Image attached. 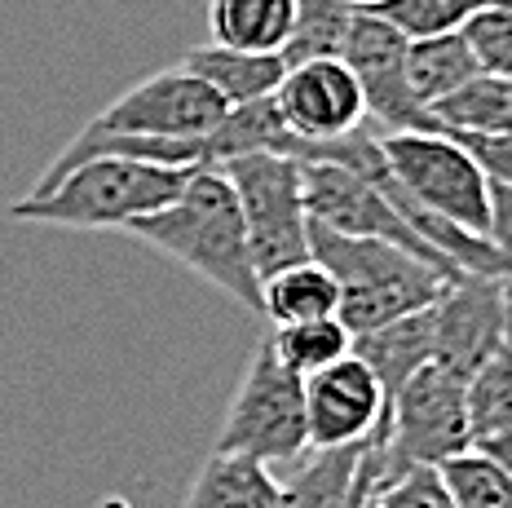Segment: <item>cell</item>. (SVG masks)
<instances>
[{"instance_id":"e0dca14e","label":"cell","mask_w":512,"mask_h":508,"mask_svg":"<svg viewBox=\"0 0 512 508\" xmlns=\"http://www.w3.org/2000/svg\"><path fill=\"white\" fill-rule=\"evenodd\" d=\"M362 455H367V442L318 451L314 460L301 464V469L283 482L279 508H362V500H367Z\"/></svg>"},{"instance_id":"8fae6325","label":"cell","mask_w":512,"mask_h":508,"mask_svg":"<svg viewBox=\"0 0 512 508\" xmlns=\"http://www.w3.org/2000/svg\"><path fill=\"white\" fill-rule=\"evenodd\" d=\"M508 288L512 279H482V274H455L433 301V336L446 372H455L468 385V376L495 354L508 327Z\"/></svg>"},{"instance_id":"484cf974","label":"cell","mask_w":512,"mask_h":508,"mask_svg":"<svg viewBox=\"0 0 512 508\" xmlns=\"http://www.w3.org/2000/svg\"><path fill=\"white\" fill-rule=\"evenodd\" d=\"M371 500L380 508H455L451 491H446L442 473L433 464H420V469H407L402 478L384 482L371 491Z\"/></svg>"},{"instance_id":"ffe728a7","label":"cell","mask_w":512,"mask_h":508,"mask_svg":"<svg viewBox=\"0 0 512 508\" xmlns=\"http://www.w3.org/2000/svg\"><path fill=\"white\" fill-rule=\"evenodd\" d=\"M340 310V283L318 266L314 257L296 261L270 279H261V314L270 327L301 323V319H327Z\"/></svg>"},{"instance_id":"3957f363","label":"cell","mask_w":512,"mask_h":508,"mask_svg":"<svg viewBox=\"0 0 512 508\" xmlns=\"http://www.w3.org/2000/svg\"><path fill=\"white\" fill-rule=\"evenodd\" d=\"M190 168H164L120 155H98L71 168L45 195H23L9 204L14 221H40V226L71 230H128L137 217L168 208L186 186Z\"/></svg>"},{"instance_id":"cb8c5ba5","label":"cell","mask_w":512,"mask_h":508,"mask_svg":"<svg viewBox=\"0 0 512 508\" xmlns=\"http://www.w3.org/2000/svg\"><path fill=\"white\" fill-rule=\"evenodd\" d=\"M482 5L490 0H376V5H367V14L398 27L407 40H424L442 36V31H460Z\"/></svg>"},{"instance_id":"44dd1931","label":"cell","mask_w":512,"mask_h":508,"mask_svg":"<svg viewBox=\"0 0 512 508\" xmlns=\"http://www.w3.org/2000/svg\"><path fill=\"white\" fill-rule=\"evenodd\" d=\"M442 133H473V137H504L512 133V80L504 76H473L468 84L429 107Z\"/></svg>"},{"instance_id":"603a6c76","label":"cell","mask_w":512,"mask_h":508,"mask_svg":"<svg viewBox=\"0 0 512 508\" xmlns=\"http://www.w3.org/2000/svg\"><path fill=\"white\" fill-rule=\"evenodd\" d=\"M455 508H512V478L482 451H464L437 464Z\"/></svg>"},{"instance_id":"4dcf8cb0","label":"cell","mask_w":512,"mask_h":508,"mask_svg":"<svg viewBox=\"0 0 512 508\" xmlns=\"http://www.w3.org/2000/svg\"><path fill=\"white\" fill-rule=\"evenodd\" d=\"M362 508H380V504H376V500H371V495H367V500H362Z\"/></svg>"},{"instance_id":"83f0119b","label":"cell","mask_w":512,"mask_h":508,"mask_svg":"<svg viewBox=\"0 0 512 508\" xmlns=\"http://www.w3.org/2000/svg\"><path fill=\"white\" fill-rule=\"evenodd\" d=\"M490 239L512 257V186L490 182Z\"/></svg>"},{"instance_id":"6da1fadb","label":"cell","mask_w":512,"mask_h":508,"mask_svg":"<svg viewBox=\"0 0 512 508\" xmlns=\"http://www.w3.org/2000/svg\"><path fill=\"white\" fill-rule=\"evenodd\" d=\"M128 235L261 314V274L248 248V226H243L230 177L217 164L190 168L173 204L151 217H137Z\"/></svg>"},{"instance_id":"f546056e","label":"cell","mask_w":512,"mask_h":508,"mask_svg":"<svg viewBox=\"0 0 512 508\" xmlns=\"http://www.w3.org/2000/svg\"><path fill=\"white\" fill-rule=\"evenodd\" d=\"M349 5H354V9H367V5H376V0H349Z\"/></svg>"},{"instance_id":"9c48e42d","label":"cell","mask_w":512,"mask_h":508,"mask_svg":"<svg viewBox=\"0 0 512 508\" xmlns=\"http://www.w3.org/2000/svg\"><path fill=\"white\" fill-rule=\"evenodd\" d=\"M301 195H305V213L318 226H332L340 235H371V239H389L411 248L415 257H424L429 266H437L442 274H460L446 257L424 243L415 230L407 226V217L389 204V195L371 182V177L354 173L345 164L332 160H301Z\"/></svg>"},{"instance_id":"f1b7e54d","label":"cell","mask_w":512,"mask_h":508,"mask_svg":"<svg viewBox=\"0 0 512 508\" xmlns=\"http://www.w3.org/2000/svg\"><path fill=\"white\" fill-rule=\"evenodd\" d=\"M473 451H482L495 469H504L508 478H512V425L504 429H495V433H486V438H477L473 442Z\"/></svg>"},{"instance_id":"2e32d148","label":"cell","mask_w":512,"mask_h":508,"mask_svg":"<svg viewBox=\"0 0 512 508\" xmlns=\"http://www.w3.org/2000/svg\"><path fill=\"white\" fill-rule=\"evenodd\" d=\"M181 67L195 71L199 80H208L212 89L226 98V107L270 98V93L279 89V80L287 76L283 54H248V49H230V45H217V40L186 49Z\"/></svg>"},{"instance_id":"4fadbf2b","label":"cell","mask_w":512,"mask_h":508,"mask_svg":"<svg viewBox=\"0 0 512 508\" xmlns=\"http://www.w3.org/2000/svg\"><path fill=\"white\" fill-rule=\"evenodd\" d=\"M380 420H384L380 380L358 354H345L340 363L305 380V425L314 451L371 442Z\"/></svg>"},{"instance_id":"8992f818","label":"cell","mask_w":512,"mask_h":508,"mask_svg":"<svg viewBox=\"0 0 512 508\" xmlns=\"http://www.w3.org/2000/svg\"><path fill=\"white\" fill-rule=\"evenodd\" d=\"M380 151L402 195H411L437 217H451L477 235H490V177L460 137L442 129H402L380 133Z\"/></svg>"},{"instance_id":"ac0fdd59","label":"cell","mask_w":512,"mask_h":508,"mask_svg":"<svg viewBox=\"0 0 512 508\" xmlns=\"http://www.w3.org/2000/svg\"><path fill=\"white\" fill-rule=\"evenodd\" d=\"M208 31L230 49L283 54L296 31V0H208Z\"/></svg>"},{"instance_id":"30bf717a","label":"cell","mask_w":512,"mask_h":508,"mask_svg":"<svg viewBox=\"0 0 512 508\" xmlns=\"http://www.w3.org/2000/svg\"><path fill=\"white\" fill-rule=\"evenodd\" d=\"M340 58L362 84V102H367V120L376 133H402V129H424L433 133V115L411 98L407 84V36L389 27L384 18L354 9V23L345 31Z\"/></svg>"},{"instance_id":"4316f807","label":"cell","mask_w":512,"mask_h":508,"mask_svg":"<svg viewBox=\"0 0 512 508\" xmlns=\"http://www.w3.org/2000/svg\"><path fill=\"white\" fill-rule=\"evenodd\" d=\"M451 137H460V142L468 146V151L477 155V164L486 168V177H490V182H504V186H512V133H504V137L451 133Z\"/></svg>"},{"instance_id":"52a82bcc","label":"cell","mask_w":512,"mask_h":508,"mask_svg":"<svg viewBox=\"0 0 512 508\" xmlns=\"http://www.w3.org/2000/svg\"><path fill=\"white\" fill-rule=\"evenodd\" d=\"M217 451H243L265 464H283L309 451L305 380L279 363L270 332L256 341L248 367H243V380L226 407V420H221Z\"/></svg>"},{"instance_id":"7a4b0ae2","label":"cell","mask_w":512,"mask_h":508,"mask_svg":"<svg viewBox=\"0 0 512 508\" xmlns=\"http://www.w3.org/2000/svg\"><path fill=\"white\" fill-rule=\"evenodd\" d=\"M309 257L340 283L336 319L354 336L433 305L451 274L415 257L411 248L371 235H340L332 226L309 221ZM464 274V270H460Z\"/></svg>"},{"instance_id":"7c38bea8","label":"cell","mask_w":512,"mask_h":508,"mask_svg":"<svg viewBox=\"0 0 512 508\" xmlns=\"http://www.w3.org/2000/svg\"><path fill=\"white\" fill-rule=\"evenodd\" d=\"M274 111L287 129L296 133L301 151L309 142H327V137L354 133L367 124V102H362V84L349 71L345 58H305L292 62L279 89L270 93ZM301 160V155H296Z\"/></svg>"},{"instance_id":"5b68a950","label":"cell","mask_w":512,"mask_h":508,"mask_svg":"<svg viewBox=\"0 0 512 508\" xmlns=\"http://www.w3.org/2000/svg\"><path fill=\"white\" fill-rule=\"evenodd\" d=\"M230 177L256 274L270 279L296 261H309V213L301 195V160L279 151H248L217 164Z\"/></svg>"},{"instance_id":"5bb4252c","label":"cell","mask_w":512,"mask_h":508,"mask_svg":"<svg viewBox=\"0 0 512 508\" xmlns=\"http://www.w3.org/2000/svg\"><path fill=\"white\" fill-rule=\"evenodd\" d=\"M354 354L376 372L380 394H384V411H389L393 394H398L424 363H433V354H437L433 305H424V310H415V314H402V319L384 323L376 332L354 336Z\"/></svg>"},{"instance_id":"d4e9b609","label":"cell","mask_w":512,"mask_h":508,"mask_svg":"<svg viewBox=\"0 0 512 508\" xmlns=\"http://www.w3.org/2000/svg\"><path fill=\"white\" fill-rule=\"evenodd\" d=\"M477 67L512 80V0H490L460 27Z\"/></svg>"},{"instance_id":"277c9868","label":"cell","mask_w":512,"mask_h":508,"mask_svg":"<svg viewBox=\"0 0 512 508\" xmlns=\"http://www.w3.org/2000/svg\"><path fill=\"white\" fill-rule=\"evenodd\" d=\"M473 451V429H468V385L442 363H424L407 385L393 394L376 438L367 442L362 473H367V495L376 486L402 478L420 464H442L451 455Z\"/></svg>"},{"instance_id":"d6986e66","label":"cell","mask_w":512,"mask_h":508,"mask_svg":"<svg viewBox=\"0 0 512 508\" xmlns=\"http://www.w3.org/2000/svg\"><path fill=\"white\" fill-rule=\"evenodd\" d=\"M473 76H482V67H477L464 31L407 40V84H411V98L420 102L424 111L437 107L442 98H451V93Z\"/></svg>"},{"instance_id":"9a60e30c","label":"cell","mask_w":512,"mask_h":508,"mask_svg":"<svg viewBox=\"0 0 512 508\" xmlns=\"http://www.w3.org/2000/svg\"><path fill=\"white\" fill-rule=\"evenodd\" d=\"M283 478L274 464L243 451H212L195 473L181 508H279Z\"/></svg>"},{"instance_id":"7402d4cb","label":"cell","mask_w":512,"mask_h":508,"mask_svg":"<svg viewBox=\"0 0 512 508\" xmlns=\"http://www.w3.org/2000/svg\"><path fill=\"white\" fill-rule=\"evenodd\" d=\"M270 345L287 372L309 380L314 372H323V367L340 363L345 354H354V332H349L336 314H327V319H301V323L270 327Z\"/></svg>"},{"instance_id":"ba28073f","label":"cell","mask_w":512,"mask_h":508,"mask_svg":"<svg viewBox=\"0 0 512 508\" xmlns=\"http://www.w3.org/2000/svg\"><path fill=\"white\" fill-rule=\"evenodd\" d=\"M226 98L199 80L195 71L164 67L155 76L124 89L106 111L93 115V129L115 133H146V137H181V142H208L212 129L226 120Z\"/></svg>"}]
</instances>
